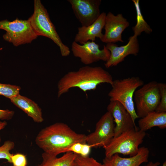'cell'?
<instances>
[{"mask_svg": "<svg viewBox=\"0 0 166 166\" xmlns=\"http://www.w3.org/2000/svg\"><path fill=\"white\" fill-rule=\"evenodd\" d=\"M86 135L76 132L66 124L58 122L42 129L36 137V145L44 152L57 156L72 144L86 143Z\"/></svg>", "mask_w": 166, "mask_h": 166, "instance_id": "obj_1", "label": "cell"}, {"mask_svg": "<svg viewBox=\"0 0 166 166\" xmlns=\"http://www.w3.org/2000/svg\"><path fill=\"white\" fill-rule=\"evenodd\" d=\"M112 75L100 66L86 65L77 70L69 71L62 77L57 83V97L68 92L72 88L77 87L86 93L95 90L102 83L112 85Z\"/></svg>", "mask_w": 166, "mask_h": 166, "instance_id": "obj_2", "label": "cell"}, {"mask_svg": "<svg viewBox=\"0 0 166 166\" xmlns=\"http://www.w3.org/2000/svg\"><path fill=\"white\" fill-rule=\"evenodd\" d=\"M34 12L28 20L36 34L52 40L59 47L62 56H69L70 53L69 48L62 42L41 1L34 0Z\"/></svg>", "mask_w": 166, "mask_h": 166, "instance_id": "obj_3", "label": "cell"}, {"mask_svg": "<svg viewBox=\"0 0 166 166\" xmlns=\"http://www.w3.org/2000/svg\"><path fill=\"white\" fill-rule=\"evenodd\" d=\"M144 84L143 80L138 77H132L113 80L112 88L108 93L110 101H117L129 113L134 122L138 118L133 100L137 89Z\"/></svg>", "mask_w": 166, "mask_h": 166, "instance_id": "obj_4", "label": "cell"}, {"mask_svg": "<svg viewBox=\"0 0 166 166\" xmlns=\"http://www.w3.org/2000/svg\"><path fill=\"white\" fill-rule=\"evenodd\" d=\"M146 133L139 129H132L113 137L110 143L103 148L106 157L115 154L129 155L130 157L138 153L139 146L143 142Z\"/></svg>", "mask_w": 166, "mask_h": 166, "instance_id": "obj_5", "label": "cell"}, {"mask_svg": "<svg viewBox=\"0 0 166 166\" xmlns=\"http://www.w3.org/2000/svg\"><path fill=\"white\" fill-rule=\"evenodd\" d=\"M0 29L6 31L3 36V39L15 46L31 43L38 37L28 20L17 18L12 21H1Z\"/></svg>", "mask_w": 166, "mask_h": 166, "instance_id": "obj_6", "label": "cell"}, {"mask_svg": "<svg viewBox=\"0 0 166 166\" xmlns=\"http://www.w3.org/2000/svg\"><path fill=\"white\" fill-rule=\"evenodd\" d=\"M159 83L155 81L149 82L135 92L133 101L138 118H142L155 111L160 99Z\"/></svg>", "mask_w": 166, "mask_h": 166, "instance_id": "obj_7", "label": "cell"}, {"mask_svg": "<svg viewBox=\"0 0 166 166\" xmlns=\"http://www.w3.org/2000/svg\"><path fill=\"white\" fill-rule=\"evenodd\" d=\"M114 123L112 115L107 111L97 123L94 131L86 135V143L92 148L106 146L114 137Z\"/></svg>", "mask_w": 166, "mask_h": 166, "instance_id": "obj_8", "label": "cell"}, {"mask_svg": "<svg viewBox=\"0 0 166 166\" xmlns=\"http://www.w3.org/2000/svg\"><path fill=\"white\" fill-rule=\"evenodd\" d=\"M71 50L73 56L80 58L81 62L86 65L100 61L106 62L110 54L105 45L100 49L99 45L94 41H88L82 45L73 41Z\"/></svg>", "mask_w": 166, "mask_h": 166, "instance_id": "obj_9", "label": "cell"}, {"mask_svg": "<svg viewBox=\"0 0 166 166\" xmlns=\"http://www.w3.org/2000/svg\"><path fill=\"white\" fill-rule=\"evenodd\" d=\"M73 12L82 26H87L94 22L101 14V0H68Z\"/></svg>", "mask_w": 166, "mask_h": 166, "instance_id": "obj_10", "label": "cell"}, {"mask_svg": "<svg viewBox=\"0 0 166 166\" xmlns=\"http://www.w3.org/2000/svg\"><path fill=\"white\" fill-rule=\"evenodd\" d=\"M129 25V23L122 14L115 15L109 12L106 14L104 28L105 32L101 41L106 44L123 42L122 34Z\"/></svg>", "mask_w": 166, "mask_h": 166, "instance_id": "obj_11", "label": "cell"}, {"mask_svg": "<svg viewBox=\"0 0 166 166\" xmlns=\"http://www.w3.org/2000/svg\"><path fill=\"white\" fill-rule=\"evenodd\" d=\"M105 46L110 53L108 60L105 63L107 68L117 65L129 55L136 56L139 51L137 37L134 35L129 38L128 42L124 45L118 46L115 43H108Z\"/></svg>", "mask_w": 166, "mask_h": 166, "instance_id": "obj_12", "label": "cell"}, {"mask_svg": "<svg viewBox=\"0 0 166 166\" xmlns=\"http://www.w3.org/2000/svg\"><path fill=\"white\" fill-rule=\"evenodd\" d=\"M107 109L112 115L116 123L114 137L132 129H139L136 126L129 113L119 102L110 101Z\"/></svg>", "mask_w": 166, "mask_h": 166, "instance_id": "obj_13", "label": "cell"}, {"mask_svg": "<svg viewBox=\"0 0 166 166\" xmlns=\"http://www.w3.org/2000/svg\"><path fill=\"white\" fill-rule=\"evenodd\" d=\"M106 14L105 12H102L97 19L89 26L78 27L74 41L82 45L88 41L94 42L96 38L101 40L103 34L102 31L104 28Z\"/></svg>", "mask_w": 166, "mask_h": 166, "instance_id": "obj_14", "label": "cell"}, {"mask_svg": "<svg viewBox=\"0 0 166 166\" xmlns=\"http://www.w3.org/2000/svg\"><path fill=\"white\" fill-rule=\"evenodd\" d=\"M149 151L145 147L139 148L137 153L128 158L120 156L119 154H115L103 160L104 166H140L148 161Z\"/></svg>", "mask_w": 166, "mask_h": 166, "instance_id": "obj_15", "label": "cell"}, {"mask_svg": "<svg viewBox=\"0 0 166 166\" xmlns=\"http://www.w3.org/2000/svg\"><path fill=\"white\" fill-rule=\"evenodd\" d=\"M10 100L13 104L24 112L35 122L41 123L43 121L41 109L32 100L19 94Z\"/></svg>", "mask_w": 166, "mask_h": 166, "instance_id": "obj_16", "label": "cell"}, {"mask_svg": "<svg viewBox=\"0 0 166 166\" xmlns=\"http://www.w3.org/2000/svg\"><path fill=\"white\" fill-rule=\"evenodd\" d=\"M139 128L145 132L154 127L163 129L166 128V112H150L140 118L138 121Z\"/></svg>", "mask_w": 166, "mask_h": 166, "instance_id": "obj_17", "label": "cell"}, {"mask_svg": "<svg viewBox=\"0 0 166 166\" xmlns=\"http://www.w3.org/2000/svg\"><path fill=\"white\" fill-rule=\"evenodd\" d=\"M77 154L67 152L58 157L44 152L42 154V160L38 166H73Z\"/></svg>", "mask_w": 166, "mask_h": 166, "instance_id": "obj_18", "label": "cell"}, {"mask_svg": "<svg viewBox=\"0 0 166 166\" xmlns=\"http://www.w3.org/2000/svg\"><path fill=\"white\" fill-rule=\"evenodd\" d=\"M134 5L136 13V23L132 28L134 36L137 37L142 32L150 34L152 31L149 25L144 20L142 15L139 5V0H132Z\"/></svg>", "mask_w": 166, "mask_h": 166, "instance_id": "obj_19", "label": "cell"}, {"mask_svg": "<svg viewBox=\"0 0 166 166\" xmlns=\"http://www.w3.org/2000/svg\"><path fill=\"white\" fill-rule=\"evenodd\" d=\"M21 89L18 85L0 83V95L10 99L19 94Z\"/></svg>", "mask_w": 166, "mask_h": 166, "instance_id": "obj_20", "label": "cell"}, {"mask_svg": "<svg viewBox=\"0 0 166 166\" xmlns=\"http://www.w3.org/2000/svg\"><path fill=\"white\" fill-rule=\"evenodd\" d=\"M73 166H104L102 164L92 157L83 156L77 155Z\"/></svg>", "mask_w": 166, "mask_h": 166, "instance_id": "obj_21", "label": "cell"}, {"mask_svg": "<svg viewBox=\"0 0 166 166\" xmlns=\"http://www.w3.org/2000/svg\"><path fill=\"white\" fill-rule=\"evenodd\" d=\"M15 146L14 142L8 140L5 141L3 144L0 146V159H6L7 161L11 163V157L13 154L10 153Z\"/></svg>", "mask_w": 166, "mask_h": 166, "instance_id": "obj_22", "label": "cell"}, {"mask_svg": "<svg viewBox=\"0 0 166 166\" xmlns=\"http://www.w3.org/2000/svg\"><path fill=\"white\" fill-rule=\"evenodd\" d=\"M159 84L160 101L155 111L159 113L165 112H166V84L163 83H159Z\"/></svg>", "mask_w": 166, "mask_h": 166, "instance_id": "obj_23", "label": "cell"}, {"mask_svg": "<svg viewBox=\"0 0 166 166\" xmlns=\"http://www.w3.org/2000/svg\"><path fill=\"white\" fill-rule=\"evenodd\" d=\"M11 160L13 166H26L27 164L26 156L21 153L13 154Z\"/></svg>", "mask_w": 166, "mask_h": 166, "instance_id": "obj_24", "label": "cell"}, {"mask_svg": "<svg viewBox=\"0 0 166 166\" xmlns=\"http://www.w3.org/2000/svg\"><path fill=\"white\" fill-rule=\"evenodd\" d=\"M84 144L80 142L74 143L69 147L65 150V153L71 152L77 155L81 153Z\"/></svg>", "mask_w": 166, "mask_h": 166, "instance_id": "obj_25", "label": "cell"}, {"mask_svg": "<svg viewBox=\"0 0 166 166\" xmlns=\"http://www.w3.org/2000/svg\"><path fill=\"white\" fill-rule=\"evenodd\" d=\"M14 112L8 109H0V119L8 120L11 119L13 117Z\"/></svg>", "mask_w": 166, "mask_h": 166, "instance_id": "obj_26", "label": "cell"}, {"mask_svg": "<svg viewBox=\"0 0 166 166\" xmlns=\"http://www.w3.org/2000/svg\"><path fill=\"white\" fill-rule=\"evenodd\" d=\"M92 148L91 145L87 143L84 144L81 152L80 155L83 156H89Z\"/></svg>", "mask_w": 166, "mask_h": 166, "instance_id": "obj_27", "label": "cell"}, {"mask_svg": "<svg viewBox=\"0 0 166 166\" xmlns=\"http://www.w3.org/2000/svg\"><path fill=\"white\" fill-rule=\"evenodd\" d=\"M160 164V163L158 162L153 163L152 161H150L146 165L144 166H158ZM162 166H166V161L163 163Z\"/></svg>", "mask_w": 166, "mask_h": 166, "instance_id": "obj_28", "label": "cell"}, {"mask_svg": "<svg viewBox=\"0 0 166 166\" xmlns=\"http://www.w3.org/2000/svg\"><path fill=\"white\" fill-rule=\"evenodd\" d=\"M7 124L6 122L5 121H0V131L4 128ZM1 141V137L0 136V142Z\"/></svg>", "mask_w": 166, "mask_h": 166, "instance_id": "obj_29", "label": "cell"}]
</instances>
